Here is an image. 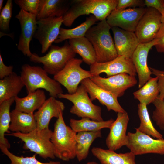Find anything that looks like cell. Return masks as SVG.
I'll list each match as a JSON object with an SVG mask.
<instances>
[{
  "label": "cell",
  "instance_id": "8fae6325",
  "mask_svg": "<svg viewBox=\"0 0 164 164\" xmlns=\"http://www.w3.org/2000/svg\"><path fill=\"white\" fill-rule=\"evenodd\" d=\"M90 78L98 86L117 98L122 96L126 90L135 86L138 82L135 76L125 73L106 78L93 76Z\"/></svg>",
  "mask_w": 164,
  "mask_h": 164
},
{
  "label": "cell",
  "instance_id": "74e56055",
  "mask_svg": "<svg viewBox=\"0 0 164 164\" xmlns=\"http://www.w3.org/2000/svg\"><path fill=\"white\" fill-rule=\"evenodd\" d=\"M152 74L158 79V83L159 89V97L164 100V70H161L149 67Z\"/></svg>",
  "mask_w": 164,
  "mask_h": 164
},
{
  "label": "cell",
  "instance_id": "b9f144b4",
  "mask_svg": "<svg viewBox=\"0 0 164 164\" xmlns=\"http://www.w3.org/2000/svg\"><path fill=\"white\" fill-rule=\"evenodd\" d=\"M3 2H4L3 0H0V12H1L2 10V6H3Z\"/></svg>",
  "mask_w": 164,
  "mask_h": 164
},
{
  "label": "cell",
  "instance_id": "484cf974",
  "mask_svg": "<svg viewBox=\"0 0 164 164\" xmlns=\"http://www.w3.org/2000/svg\"><path fill=\"white\" fill-rule=\"evenodd\" d=\"M101 137V130L77 133L76 153V157L79 162L87 157L90 146L93 142L97 138Z\"/></svg>",
  "mask_w": 164,
  "mask_h": 164
},
{
  "label": "cell",
  "instance_id": "44dd1931",
  "mask_svg": "<svg viewBox=\"0 0 164 164\" xmlns=\"http://www.w3.org/2000/svg\"><path fill=\"white\" fill-rule=\"evenodd\" d=\"M91 151L101 164H137L135 155L130 151L118 153L114 151L97 147H93Z\"/></svg>",
  "mask_w": 164,
  "mask_h": 164
},
{
  "label": "cell",
  "instance_id": "cb8c5ba5",
  "mask_svg": "<svg viewBox=\"0 0 164 164\" xmlns=\"http://www.w3.org/2000/svg\"><path fill=\"white\" fill-rule=\"evenodd\" d=\"M44 91L40 89L34 92L29 93L26 97L20 98L15 97V109L19 111L30 114L38 109L46 100Z\"/></svg>",
  "mask_w": 164,
  "mask_h": 164
},
{
  "label": "cell",
  "instance_id": "4dcf8cb0",
  "mask_svg": "<svg viewBox=\"0 0 164 164\" xmlns=\"http://www.w3.org/2000/svg\"><path fill=\"white\" fill-rule=\"evenodd\" d=\"M15 97H13L0 104V145H3L8 149L10 148V145L5 135L6 133H9L10 108L15 101Z\"/></svg>",
  "mask_w": 164,
  "mask_h": 164
},
{
  "label": "cell",
  "instance_id": "60d3db41",
  "mask_svg": "<svg viewBox=\"0 0 164 164\" xmlns=\"http://www.w3.org/2000/svg\"><path fill=\"white\" fill-rule=\"evenodd\" d=\"M12 66H6L4 63L0 53V78L2 79L11 74L13 72Z\"/></svg>",
  "mask_w": 164,
  "mask_h": 164
},
{
  "label": "cell",
  "instance_id": "e0dca14e",
  "mask_svg": "<svg viewBox=\"0 0 164 164\" xmlns=\"http://www.w3.org/2000/svg\"><path fill=\"white\" fill-rule=\"evenodd\" d=\"M156 44L154 39L149 42L140 43L135 51L132 59L138 76V87H141L151 78L152 73L147 60L149 50Z\"/></svg>",
  "mask_w": 164,
  "mask_h": 164
},
{
  "label": "cell",
  "instance_id": "30bf717a",
  "mask_svg": "<svg viewBox=\"0 0 164 164\" xmlns=\"http://www.w3.org/2000/svg\"><path fill=\"white\" fill-rule=\"evenodd\" d=\"M90 71L93 76L105 73L107 77L125 73L135 76L136 71L132 58L124 56H118L110 61L96 62L90 65Z\"/></svg>",
  "mask_w": 164,
  "mask_h": 164
},
{
  "label": "cell",
  "instance_id": "ba28073f",
  "mask_svg": "<svg viewBox=\"0 0 164 164\" xmlns=\"http://www.w3.org/2000/svg\"><path fill=\"white\" fill-rule=\"evenodd\" d=\"M83 61L82 59L75 57L71 59L61 70L54 76V79L63 85L69 94L75 93L84 79L93 76L90 71L81 67Z\"/></svg>",
  "mask_w": 164,
  "mask_h": 164
},
{
  "label": "cell",
  "instance_id": "1f68e13d",
  "mask_svg": "<svg viewBox=\"0 0 164 164\" xmlns=\"http://www.w3.org/2000/svg\"><path fill=\"white\" fill-rule=\"evenodd\" d=\"M147 105L139 103L138 104V113L140 120L139 126L136 128L141 132L154 138L163 139V136L154 127L151 120Z\"/></svg>",
  "mask_w": 164,
  "mask_h": 164
},
{
  "label": "cell",
  "instance_id": "277c9868",
  "mask_svg": "<svg viewBox=\"0 0 164 164\" xmlns=\"http://www.w3.org/2000/svg\"><path fill=\"white\" fill-rule=\"evenodd\" d=\"M48 73L39 66L23 65L20 76L26 86L27 94L43 89L48 92L50 97L56 98L63 93L61 84L54 79L50 78Z\"/></svg>",
  "mask_w": 164,
  "mask_h": 164
},
{
  "label": "cell",
  "instance_id": "7bdbcfd3",
  "mask_svg": "<svg viewBox=\"0 0 164 164\" xmlns=\"http://www.w3.org/2000/svg\"><path fill=\"white\" fill-rule=\"evenodd\" d=\"M161 15V21L162 23L164 24V13Z\"/></svg>",
  "mask_w": 164,
  "mask_h": 164
},
{
  "label": "cell",
  "instance_id": "5b68a950",
  "mask_svg": "<svg viewBox=\"0 0 164 164\" xmlns=\"http://www.w3.org/2000/svg\"><path fill=\"white\" fill-rule=\"evenodd\" d=\"M53 131L49 128H37L27 133L13 132L8 135L21 139L24 143L23 148L29 150L44 159L55 157L52 143L51 141Z\"/></svg>",
  "mask_w": 164,
  "mask_h": 164
},
{
  "label": "cell",
  "instance_id": "603a6c76",
  "mask_svg": "<svg viewBox=\"0 0 164 164\" xmlns=\"http://www.w3.org/2000/svg\"><path fill=\"white\" fill-rule=\"evenodd\" d=\"M10 115L9 129L13 132L27 133L37 128L34 114L26 113L15 109L11 112Z\"/></svg>",
  "mask_w": 164,
  "mask_h": 164
},
{
  "label": "cell",
  "instance_id": "f35d334b",
  "mask_svg": "<svg viewBox=\"0 0 164 164\" xmlns=\"http://www.w3.org/2000/svg\"><path fill=\"white\" fill-rule=\"evenodd\" d=\"M154 39L156 42L154 46L157 51L164 53V24L162 23Z\"/></svg>",
  "mask_w": 164,
  "mask_h": 164
},
{
  "label": "cell",
  "instance_id": "d4e9b609",
  "mask_svg": "<svg viewBox=\"0 0 164 164\" xmlns=\"http://www.w3.org/2000/svg\"><path fill=\"white\" fill-rule=\"evenodd\" d=\"M24 84L20 76L13 72L0 80V104L13 97L17 96Z\"/></svg>",
  "mask_w": 164,
  "mask_h": 164
},
{
  "label": "cell",
  "instance_id": "4fadbf2b",
  "mask_svg": "<svg viewBox=\"0 0 164 164\" xmlns=\"http://www.w3.org/2000/svg\"><path fill=\"white\" fill-rule=\"evenodd\" d=\"M63 17H49L37 21V27L34 36L41 45V53L46 52L59 35Z\"/></svg>",
  "mask_w": 164,
  "mask_h": 164
},
{
  "label": "cell",
  "instance_id": "f1b7e54d",
  "mask_svg": "<svg viewBox=\"0 0 164 164\" xmlns=\"http://www.w3.org/2000/svg\"><path fill=\"white\" fill-rule=\"evenodd\" d=\"M114 120L111 119L105 121H98L88 118H82L80 120L71 118L70 125L75 132H95L104 128H110Z\"/></svg>",
  "mask_w": 164,
  "mask_h": 164
},
{
  "label": "cell",
  "instance_id": "2e32d148",
  "mask_svg": "<svg viewBox=\"0 0 164 164\" xmlns=\"http://www.w3.org/2000/svg\"><path fill=\"white\" fill-rule=\"evenodd\" d=\"M129 118L126 112L118 113L115 120L110 128V132L106 138L105 143L108 149L117 150L128 143L126 131Z\"/></svg>",
  "mask_w": 164,
  "mask_h": 164
},
{
  "label": "cell",
  "instance_id": "7402d4cb",
  "mask_svg": "<svg viewBox=\"0 0 164 164\" xmlns=\"http://www.w3.org/2000/svg\"><path fill=\"white\" fill-rule=\"evenodd\" d=\"M71 1L39 0L37 20L49 17H63L70 8Z\"/></svg>",
  "mask_w": 164,
  "mask_h": 164
},
{
  "label": "cell",
  "instance_id": "6da1fadb",
  "mask_svg": "<svg viewBox=\"0 0 164 164\" xmlns=\"http://www.w3.org/2000/svg\"><path fill=\"white\" fill-rule=\"evenodd\" d=\"M118 0H73L63 16V24L70 27L79 17L91 14L100 21L106 19L115 9Z\"/></svg>",
  "mask_w": 164,
  "mask_h": 164
},
{
  "label": "cell",
  "instance_id": "8992f818",
  "mask_svg": "<svg viewBox=\"0 0 164 164\" xmlns=\"http://www.w3.org/2000/svg\"><path fill=\"white\" fill-rule=\"evenodd\" d=\"M76 54L66 41L62 46L52 45L44 56H40L34 53L29 59L32 62L42 63L43 69L48 74L54 76L61 70L70 60L75 58Z\"/></svg>",
  "mask_w": 164,
  "mask_h": 164
},
{
  "label": "cell",
  "instance_id": "5bb4252c",
  "mask_svg": "<svg viewBox=\"0 0 164 164\" xmlns=\"http://www.w3.org/2000/svg\"><path fill=\"white\" fill-rule=\"evenodd\" d=\"M161 15L155 9L146 8L135 32L140 43L151 42L155 38L160 27Z\"/></svg>",
  "mask_w": 164,
  "mask_h": 164
},
{
  "label": "cell",
  "instance_id": "836d02e7",
  "mask_svg": "<svg viewBox=\"0 0 164 164\" xmlns=\"http://www.w3.org/2000/svg\"><path fill=\"white\" fill-rule=\"evenodd\" d=\"M155 109L152 118L156 125L161 130H164V100L159 97L152 103Z\"/></svg>",
  "mask_w": 164,
  "mask_h": 164
},
{
  "label": "cell",
  "instance_id": "83f0119b",
  "mask_svg": "<svg viewBox=\"0 0 164 164\" xmlns=\"http://www.w3.org/2000/svg\"><path fill=\"white\" fill-rule=\"evenodd\" d=\"M98 21L95 16L91 15L87 17L84 22L75 28L68 29L61 27L59 35L54 42L59 43L67 39L85 36L88 29Z\"/></svg>",
  "mask_w": 164,
  "mask_h": 164
},
{
  "label": "cell",
  "instance_id": "e575fe53",
  "mask_svg": "<svg viewBox=\"0 0 164 164\" xmlns=\"http://www.w3.org/2000/svg\"><path fill=\"white\" fill-rule=\"evenodd\" d=\"M12 1L8 0L0 14V29L2 31L9 29V23L12 15Z\"/></svg>",
  "mask_w": 164,
  "mask_h": 164
},
{
  "label": "cell",
  "instance_id": "3957f363",
  "mask_svg": "<svg viewBox=\"0 0 164 164\" xmlns=\"http://www.w3.org/2000/svg\"><path fill=\"white\" fill-rule=\"evenodd\" d=\"M61 112L54 124L51 141L56 157L68 161L76 157V136L77 133L66 125Z\"/></svg>",
  "mask_w": 164,
  "mask_h": 164
},
{
  "label": "cell",
  "instance_id": "d6a6232c",
  "mask_svg": "<svg viewBox=\"0 0 164 164\" xmlns=\"http://www.w3.org/2000/svg\"><path fill=\"white\" fill-rule=\"evenodd\" d=\"M0 149L2 153L10 159L11 164H61L58 161L41 162L36 159V154L30 157L18 156L10 152L8 148L3 145H0Z\"/></svg>",
  "mask_w": 164,
  "mask_h": 164
},
{
  "label": "cell",
  "instance_id": "52a82bcc",
  "mask_svg": "<svg viewBox=\"0 0 164 164\" xmlns=\"http://www.w3.org/2000/svg\"><path fill=\"white\" fill-rule=\"evenodd\" d=\"M84 87L82 84L79 86L73 94H59L58 97L67 99L73 104L70 112L79 117L87 118L93 120L103 121L100 107L94 104L89 98Z\"/></svg>",
  "mask_w": 164,
  "mask_h": 164
},
{
  "label": "cell",
  "instance_id": "7a4b0ae2",
  "mask_svg": "<svg viewBox=\"0 0 164 164\" xmlns=\"http://www.w3.org/2000/svg\"><path fill=\"white\" fill-rule=\"evenodd\" d=\"M111 28L105 19L92 26L85 34V37L94 49L97 62H108L118 56L114 40L110 34Z\"/></svg>",
  "mask_w": 164,
  "mask_h": 164
},
{
  "label": "cell",
  "instance_id": "ffe728a7",
  "mask_svg": "<svg viewBox=\"0 0 164 164\" xmlns=\"http://www.w3.org/2000/svg\"><path fill=\"white\" fill-rule=\"evenodd\" d=\"M111 29L118 56H124L132 58L135 51L140 43L135 32L117 27H111Z\"/></svg>",
  "mask_w": 164,
  "mask_h": 164
},
{
  "label": "cell",
  "instance_id": "d6986e66",
  "mask_svg": "<svg viewBox=\"0 0 164 164\" xmlns=\"http://www.w3.org/2000/svg\"><path fill=\"white\" fill-rule=\"evenodd\" d=\"M65 108L63 103L56 98L50 97L34 114L37 128L39 129L49 128V125L53 117L57 118Z\"/></svg>",
  "mask_w": 164,
  "mask_h": 164
},
{
  "label": "cell",
  "instance_id": "ac0fdd59",
  "mask_svg": "<svg viewBox=\"0 0 164 164\" xmlns=\"http://www.w3.org/2000/svg\"><path fill=\"white\" fill-rule=\"evenodd\" d=\"M80 83L85 87L92 101L98 100L109 111L112 110L117 113L126 111L119 104L116 97L98 86L90 78L84 79Z\"/></svg>",
  "mask_w": 164,
  "mask_h": 164
},
{
  "label": "cell",
  "instance_id": "ee69618b",
  "mask_svg": "<svg viewBox=\"0 0 164 164\" xmlns=\"http://www.w3.org/2000/svg\"><path fill=\"white\" fill-rule=\"evenodd\" d=\"M85 164H98L97 162L94 161H91L87 162Z\"/></svg>",
  "mask_w": 164,
  "mask_h": 164
},
{
  "label": "cell",
  "instance_id": "4316f807",
  "mask_svg": "<svg viewBox=\"0 0 164 164\" xmlns=\"http://www.w3.org/2000/svg\"><path fill=\"white\" fill-rule=\"evenodd\" d=\"M68 43L74 52L81 56L85 63L91 65L96 62L94 49L86 37L70 39Z\"/></svg>",
  "mask_w": 164,
  "mask_h": 164
},
{
  "label": "cell",
  "instance_id": "7c38bea8",
  "mask_svg": "<svg viewBox=\"0 0 164 164\" xmlns=\"http://www.w3.org/2000/svg\"><path fill=\"white\" fill-rule=\"evenodd\" d=\"M146 8H128L114 9L107 18V23L111 26L117 27L123 30L135 32Z\"/></svg>",
  "mask_w": 164,
  "mask_h": 164
},
{
  "label": "cell",
  "instance_id": "8d00e7d4",
  "mask_svg": "<svg viewBox=\"0 0 164 164\" xmlns=\"http://www.w3.org/2000/svg\"><path fill=\"white\" fill-rule=\"evenodd\" d=\"M145 5L144 1L142 0H118L115 9L121 10L129 8L143 7Z\"/></svg>",
  "mask_w": 164,
  "mask_h": 164
},
{
  "label": "cell",
  "instance_id": "f546056e",
  "mask_svg": "<svg viewBox=\"0 0 164 164\" xmlns=\"http://www.w3.org/2000/svg\"><path fill=\"white\" fill-rule=\"evenodd\" d=\"M159 89L156 77H152L141 87L133 93L134 97L140 103L147 105L152 103L158 97Z\"/></svg>",
  "mask_w": 164,
  "mask_h": 164
},
{
  "label": "cell",
  "instance_id": "d590c367",
  "mask_svg": "<svg viewBox=\"0 0 164 164\" xmlns=\"http://www.w3.org/2000/svg\"><path fill=\"white\" fill-rule=\"evenodd\" d=\"M39 0H15V4L24 11L37 15Z\"/></svg>",
  "mask_w": 164,
  "mask_h": 164
},
{
  "label": "cell",
  "instance_id": "ab89813d",
  "mask_svg": "<svg viewBox=\"0 0 164 164\" xmlns=\"http://www.w3.org/2000/svg\"><path fill=\"white\" fill-rule=\"evenodd\" d=\"M144 2L147 8H153L161 15L164 13V0H145Z\"/></svg>",
  "mask_w": 164,
  "mask_h": 164
},
{
  "label": "cell",
  "instance_id": "9a60e30c",
  "mask_svg": "<svg viewBox=\"0 0 164 164\" xmlns=\"http://www.w3.org/2000/svg\"><path fill=\"white\" fill-rule=\"evenodd\" d=\"M15 18L19 21L21 29L17 48L24 56L30 57L32 54L30 49V44L37 27L36 15L20 9Z\"/></svg>",
  "mask_w": 164,
  "mask_h": 164
},
{
  "label": "cell",
  "instance_id": "9c48e42d",
  "mask_svg": "<svg viewBox=\"0 0 164 164\" xmlns=\"http://www.w3.org/2000/svg\"><path fill=\"white\" fill-rule=\"evenodd\" d=\"M135 132H128L126 147L135 155L148 153L164 155V139H157L142 133L136 128Z\"/></svg>",
  "mask_w": 164,
  "mask_h": 164
}]
</instances>
